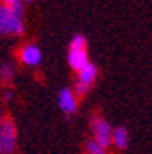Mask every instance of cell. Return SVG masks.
<instances>
[{
  "instance_id": "obj_12",
  "label": "cell",
  "mask_w": 152,
  "mask_h": 154,
  "mask_svg": "<svg viewBox=\"0 0 152 154\" xmlns=\"http://www.w3.org/2000/svg\"><path fill=\"white\" fill-rule=\"evenodd\" d=\"M72 91H74V94H75L77 97H80V99H82V97H84L85 94L90 91V87H89V85H85V84H82V82H75V85H74Z\"/></svg>"
},
{
  "instance_id": "obj_3",
  "label": "cell",
  "mask_w": 152,
  "mask_h": 154,
  "mask_svg": "<svg viewBox=\"0 0 152 154\" xmlns=\"http://www.w3.org/2000/svg\"><path fill=\"white\" fill-rule=\"evenodd\" d=\"M17 144V127L10 117L4 119V134H2V154H12Z\"/></svg>"
},
{
  "instance_id": "obj_13",
  "label": "cell",
  "mask_w": 152,
  "mask_h": 154,
  "mask_svg": "<svg viewBox=\"0 0 152 154\" xmlns=\"http://www.w3.org/2000/svg\"><path fill=\"white\" fill-rule=\"evenodd\" d=\"M10 8H12V12L15 14V15H19V17H23V4L20 2V0H17L14 5H10Z\"/></svg>"
},
{
  "instance_id": "obj_6",
  "label": "cell",
  "mask_w": 152,
  "mask_h": 154,
  "mask_svg": "<svg viewBox=\"0 0 152 154\" xmlns=\"http://www.w3.org/2000/svg\"><path fill=\"white\" fill-rule=\"evenodd\" d=\"M20 60L25 66H38L40 60H42V52L37 45L29 44V45L22 47V50H20Z\"/></svg>"
},
{
  "instance_id": "obj_9",
  "label": "cell",
  "mask_w": 152,
  "mask_h": 154,
  "mask_svg": "<svg viewBox=\"0 0 152 154\" xmlns=\"http://www.w3.org/2000/svg\"><path fill=\"white\" fill-rule=\"evenodd\" d=\"M84 151H85V154H109L107 149H104L102 146H99L94 139H87V141H85Z\"/></svg>"
},
{
  "instance_id": "obj_7",
  "label": "cell",
  "mask_w": 152,
  "mask_h": 154,
  "mask_svg": "<svg viewBox=\"0 0 152 154\" xmlns=\"http://www.w3.org/2000/svg\"><path fill=\"white\" fill-rule=\"evenodd\" d=\"M97 75H99V69H97V66L92 64V62H89L84 69L77 72V82H82V84L92 87L94 82H95V79H97Z\"/></svg>"
},
{
  "instance_id": "obj_10",
  "label": "cell",
  "mask_w": 152,
  "mask_h": 154,
  "mask_svg": "<svg viewBox=\"0 0 152 154\" xmlns=\"http://www.w3.org/2000/svg\"><path fill=\"white\" fill-rule=\"evenodd\" d=\"M14 75H15L14 67H12L8 62H4V64L0 66V79L4 82H10L12 79H14Z\"/></svg>"
},
{
  "instance_id": "obj_4",
  "label": "cell",
  "mask_w": 152,
  "mask_h": 154,
  "mask_svg": "<svg viewBox=\"0 0 152 154\" xmlns=\"http://www.w3.org/2000/svg\"><path fill=\"white\" fill-rule=\"evenodd\" d=\"M57 104L65 116H72L77 112V96L70 87H64L57 96Z\"/></svg>"
},
{
  "instance_id": "obj_8",
  "label": "cell",
  "mask_w": 152,
  "mask_h": 154,
  "mask_svg": "<svg viewBox=\"0 0 152 154\" xmlns=\"http://www.w3.org/2000/svg\"><path fill=\"white\" fill-rule=\"evenodd\" d=\"M130 143V134L127 131V127L119 126L114 129V134H112V146L117 147L119 151H126L129 147Z\"/></svg>"
},
{
  "instance_id": "obj_11",
  "label": "cell",
  "mask_w": 152,
  "mask_h": 154,
  "mask_svg": "<svg viewBox=\"0 0 152 154\" xmlns=\"http://www.w3.org/2000/svg\"><path fill=\"white\" fill-rule=\"evenodd\" d=\"M68 49H87V38H85V35L75 34L72 37V40H70Z\"/></svg>"
},
{
  "instance_id": "obj_1",
  "label": "cell",
  "mask_w": 152,
  "mask_h": 154,
  "mask_svg": "<svg viewBox=\"0 0 152 154\" xmlns=\"http://www.w3.org/2000/svg\"><path fill=\"white\" fill-rule=\"evenodd\" d=\"M90 131H92V139L95 143L102 146L104 149H109L112 146V134L114 129L110 126V122L102 117L100 114H94L90 117Z\"/></svg>"
},
{
  "instance_id": "obj_17",
  "label": "cell",
  "mask_w": 152,
  "mask_h": 154,
  "mask_svg": "<svg viewBox=\"0 0 152 154\" xmlns=\"http://www.w3.org/2000/svg\"><path fill=\"white\" fill-rule=\"evenodd\" d=\"M27 2H29V4H32V2H35V0H27Z\"/></svg>"
},
{
  "instance_id": "obj_15",
  "label": "cell",
  "mask_w": 152,
  "mask_h": 154,
  "mask_svg": "<svg viewBox=\"0 0 152 154\" xmlns=\"http://www.w3.org/2000/svg\"><path fill=\"white\" fill-rule=\"evenodd\" d=\"M15 2H17V0H4V4H7L8 7H10V5H14Z\"/></svg>"
},
{
  "instance_id": "obj_5",
  "label": "cell",
  "mask_w": 152,
  "mask_h": 154,
  "mask_svg": "<svg viewBox=\"0 0 152 154\" xmlns=\"http://www.w3.org/2000/svg\"><path fill=\"white\" fill-rule=\"evenodd\" d=\"M67 60H68V66L72 67L75 72L82 70L89 62H90V60H89L87 49H68Z\"/></svg>"
},
{
  "instance_id": "obj_2",
  "label": "cell",
  "mask_w": 152,
  "mask_h": 154,
  "mask_svg": "<svg viewBox=\"0 0 152 154\" xmlns=\"http://www.w3.org/2000/svg\"><path fill=\"white\" fill-rule=\"evenodd\" d=\"M0 34L8 35V34H23V20L22 17L15 15L8 5L0 7Z\"/></svg>"
},
{
  "instance_id": "obj_14",
  "label": "cell",
  "mask_w": 152,
  "mask_h": 154,
  "mask_svg": "<svg viewBox=\"0 0 152 154\" xmlns=\"http://www.w3.org/2000/svg\"><path fill=\"white\" fill-rule=\"evenodd\" d=\"M2 134H4V119L0 117V154H2Z\"/></svg>"
},
{
  "instance_id": "obj_16",
  "label": "cell",
  "mask_w": 152,
  "mask_h": 154,
  "mask_svg": "<svg viewBox=\"0 0 152 154\" xmlns=\"http://www.w3.org/2000/svg\"><path fill=\"white\" fill-rule=\"evenodd\" d=\"M5 99H7V100L12 99V92H10V91H7V92H5Z\"/></svg>"
}]
</instances>
